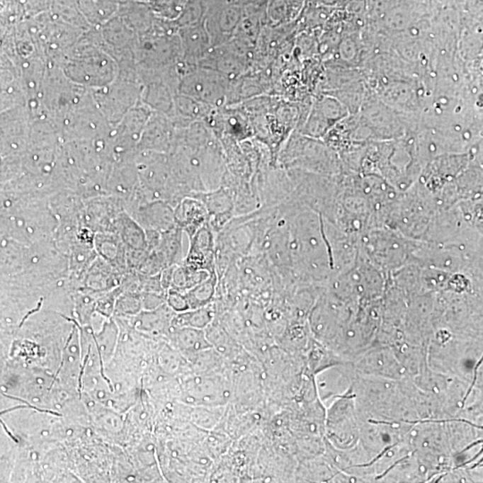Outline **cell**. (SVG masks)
<instances>
[{
  "mask_svg": "<svg viewBox=\"0 0 483 483\" xmlns=\"http://www.w3.org/2000/svg\"><path fill=\"white\" fill-rule=\"evenodd\" d=\"M178 37L182 49V62L191 68L198 67L200 61L212 50V40L203 21L182 26Z\"/></svg>",
  "mask_w": 483,
  "mask_h": 483,
  "instance_id": "3957f363",
  "label": "cell"
},
{
  "mask_svg": "<svg viewBox=\"0 0 483 483\" xmlns=\"http://www.w3.org/2000/svg\"><path fill=\"white\" fill-rule=\"evenodd\" d=\"M243 11L240 6L227 1L210 5L203 23L213 47L222 45L233 38Z\"/></svg>",
  "mask_w": 483,
  "mask_h": 483,
  "instance_id": "7a4b0ae2",
  "label": "cell"
},
{
  "mask_svg": "<svg viewBox=\"0 0 483 483\" xmlns=\"http://www.w3.org/2000/svg\"><path fill=\"white\" fill-rule=\"evenodd\" d=\"M231 80L215 70L196 67L182 76L178 93L220 108L227 106Z\"/></svg>",
  "mask_w": 483,
  "mask_h": 483,
  "instance_id": "6da1fadb",
  "label": "cell"
}]
</instances>
